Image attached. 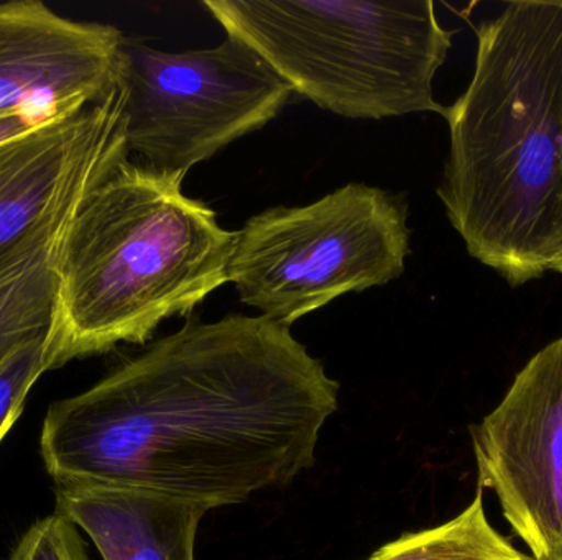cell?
<instances>
[{"label": "cell", "instance_id": "cell-13", "mask_svg": "<svg viewBox=\"0 0 562 560\" xmlns=\"http://www.w3.org/2000/svg\"><path fill=\"white\" fill-rule=\"evenodd\" d=\"M49 334L23 345L0 367V443L22 414L33 385L45 372L52 370Z\"/></svg>", "mask_w": 562, "mask_h": 560}, {"label": "cell", "instance_id": "cell-2", "mask_svg": "<svg viewBox=\"0 0 562 560\" xmlns=\"http://www.w3.org/2000/svg\"><path fill=\"white\" fill-rule=\"evenodd\" d=\"M438 196L469 255L512 286L562 247V0H518L477 30L474 75L446 107Z\"/></svg>", "mask_w": 562, "mask_h": 560}, {"label": "cell", "instance_id": "cell-8", "mask_svg": "<svg viewBox=\"0 0 562 560\" xmlns=\"http://www.w3.org/2000/svg\"><path fill=\"white\" fill-rule=\"evenodd\" d=\"M128 155L119 85L71 117L0 148V265L63 229Z\"/></svg>", "mask_w": 562, "mask_h": 560}, {"label": "cell", "instance_id": "cell-15", "mask_svg": "<svg viewBox=\"0 0 562 560\" xmlns=\"http://www.w3.org/2000/svg\"><path fill=\"white\" fill-rule=\"evenodd\" d=\"M43 127H46V125H43ZM43 127L30 121V118L23 117V115L0 117V148L20 140V138L29 137L30 134Z\"/></svg>", "mask_w": 562, "mask_h": 560}, {"label": "cell", "instance_id": "cell-12", "mask_svg": "<svg viewBox=\"0 0 562 560\" xmlns=\"http://www.w3.org/2000/svg\"><path fill=\"white\" fill-rule=\"evenodd\" d=\"M367 560H533L518 551L488 522L484 490L445 525L408 533Z\"/></svg>", "mask_w": 562, "mask_h": 560}, {"label": "cell", "instance_id": "cell-1", "mask_svg": "<svg viewBox=\"0 0 562 560\" xmlns=\"http://www.w3.org/2000/svg\"><path fill=\"white\" fill-rule=\"evenodd\" d=\"M339 384L290 328L263 316L188 321L82 393L40 434L55 483L154 490L239 505L316 460Z\"/></svg>", "mask_w": 562, "mask_h": 560}, {"label": "cell", "instance_id": "cell-16", "mask_svg": "<svg viewBox=\"0 0 562 560\" xmlns=\"http://www.w3.org/2000/svg\"><path fill=\"white\" fill-rule=\"evenodd\" d=\"M550 272L561 273L562 275V247L557 256H554L553 262H551Z\"/></svg>", "mask_w": 562, "mask_h": 560}, {"label": "cell", "instance_id": "cell-3", "mask_svg": "<svg viewBox=\"0 0 562 560\" xmlns=\"http://www.w3.org/2000/svg\"><path fill=\"white\" fill-rule=\"evenodd\" d=\"M187 174L124 161L69 222L59 245L52 370L119 344H145L229 282L237 232L183 193Z\"/></svg>", "mask_w": 562, "mask_h": 560}, {"label": "cell", "instance_id": "cell-5", "mask_svg": "<svg viewBox=\"0 0 562 560\" xmlns=\"http://www.w3.org/2000/svg\"><path fill=\"white\" fill-rule=\"evenodd\" d=\"M409 239L403 197L350 183L307 206L250 217L237 232L229 283L240 302L291 328L339 296L400 278Z\"/></svg>", "mask_w": 562, "mask_h": 560}, {"label": "cell", "instance_id": "cell-11", "mask_svg": "<svg viewBox=\"0 0 562 560\" xmlns=\"http://www.w3.org/2000/svg\"><path fill=\"white\" fill-rule=\"evenodd\" d=\"M69 222L0 265V367L23 345L52 332L58 312L56 262Z\"/></svg>", "mask_w": 562, "mask_h": 560}, {"label": "cell", "instance_id": "cell-4", "mask_svg": "<svg viewBox=\"0 0 562 560\" xmlns=\"http://www.w3.org/2000/svg\"><path fill=\"white\" fill-rule=\"evenodd\" d=\"M301 98L347 118L439 114L435 78L452 48L431 0H204Z\"/></svg>", "mask_w": 562, "mask_h": 560}, {"label": "cell", "instance_id": "cell-10", "mask_svg": "<svg viewBox=\"0 0 562 560\" xmlns=\"http://www.w3.org/2000/svg\"><path fill=\"white\" fill-rule=\"evenodd\" d=\"M56 510L91 538L104 560H194L210 506L101 483H55Z\"/></svg>", "mask_w": 562, "mask_h": 560}, {"label": "cell", "instance_id": "cell-6", "mask_svg": "<svg viewBox=\"0 0 562 560\" xmlns=\"http://www.w3.org/2000/svg\"><path fill=\"white\" fill-rule=\"evenodd\" d=\"M117 85L128 153L187 174L280 114L293 89L247 43L161 52L124 36Z\"/></svg>", "mask_w": 562, "mask_h": 560}, {"label": "cell", "instance_id": "cell-14", "mask_svg": "<svg viewBox=\"0 0 562 560\" xmlns=\"http://www.w3.org/2000/svg\"><path fill=\"white\" fill-rule=\"evenodd\" d=\"M81 529L55 512L33 523L7 560H91Z\"/></svg>", "mask_w": 562, "mask_h": 560}, {"label": "cell", "instance_id": "cell-9", "mask_svg": "<svg viewBox=\"0 0 562 560\" xmlns=\"http://www.w3.org/2000/svg\"><path fill=\"white\" fill-rule=\"evenodd\" d=\"M121 30L68 19L38 0L0 2V117H71L117 85Z\"/></svg>", "mask_w": 562, "mask_h": 560}, {"label": "cell", "instance_id": "cell-7", "mask_svg": "<svg viewBox=\"0 0 562 560\" xmlns=\"http://www.w3.org/2000/svg\"><path fill=\"white\" fill-rule=\"evenodd\" d=\"M479 489L492 490L533 560H562V338L518 372L471 430Z\"/></svg>", "mask_w": 562, "mask_h": 560}]
</instances>
